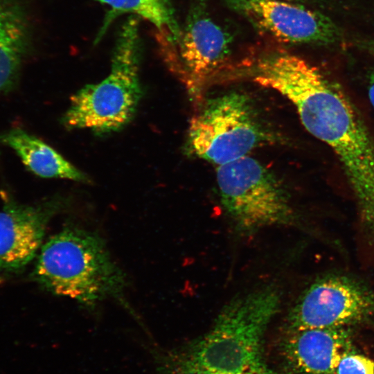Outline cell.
Wrapping results in <instances>:
<instances>
[{"label": "cell", "instance_id": "obj_1", "mask_svg": "<svg viewBox=\"0 0 374 374\" xmlns=\"http://www.w3.org/2000/svg\"><path fill=\"white\" fill-rule=\"evenodd\" d=\"M260 83L292 102L304 127L332 150L363 214L374 220V139L340 87L288 52L267 62Z\"/></svg>", "mask_w": 374, "mask_h": 374}, {"label": "cell", "instance_id": "obj_2", "mask_svg": "<svg viewBox=\"0 0 374 374\" xmlns=\"http://www.w3.org/2000/svg\"><path fill=\"white\" fill-rule=\"evenodd\" d=\"M33 277L52 294L88 308L108 299L125 305V274L99 234L75 225L64 227L41 247Z\"/></svg>", "mask_w": 374, "mask_h": 374}, {"label": "cell", "instance_id": "obj_3", "mask_svg": "<svg viewBox=\"0 0 374 374\" xmlns=\"http://www.w3.org/2000/svg\"><path fill=\"white\" fill-rule=\"evenodd\" d=\"M279 290L267 285L231 301L195 346L193 359L218 374H259L263 337L278 311Z\"/></svg>", "mask_w": 374, "mask_h": 374}, {"label": "cell", "instance_id": "obj_4", "mask_svg": "<svg viewBox=\"0 0 374 374\" xmlns=\"http://www.w3.org/2000/svg\"><path fill=\"white\" fill-rule=\"evenodd\" d=\"M141 57L139 20L131 16L117 35L109 73L98 83L85 85L71 98L64 125L98 134L118 131L127 125L142 96Z\"/></svg>", "mask_w": 374, "mask_h": 374}, {"label": "cell", "instance_id": "obj_5", "mask_svg": "<svg viewBox=\"0 0 374 374\" xmlns=\"http://www.w3.org/2000/svg\"><path fill=\"white\" fill-rule=\"evenodd\" d=\"M275 140L251 100L231 92L210 99L190 121L188 145L198 157L222 166Z\"/></svg>", "mask_w": 374, "mask_h": 374}, {"label": "cell", "instance_id": "obj_6", "mask_svg": "<svg viewBox=\"0 0 374 374\" xmlns=\"http://www.w3.org/2000/svg\"><path fill=\"white\" fill-rule=\"evenodd\" d=\"M216 179L222 206L242 233L295 222L284 185L256 159L245 156L219 166Z\"/></svg>", "mask_w": 374, "mask_h": 374}, {"label": "cell", "instance_id": "obj_7", "mask_svg": "<svg viewBox=\"0 0 374 374\" xmlns=\"http://www.w3.org/2000/svg\"><path fill=\"white\" fill-rule=\"evenodd\" d=\"M163 54L188 89L197 93L203 84L226 62L232 38L205 12L195 7L188 16L176 44L157 34Z\"/></svg>", "mask_w": 374, "mask_h": 374}, {"label": "cell", "instance_id": "obj_8", "mask_svg": "<svg viewBox=\"0 0 374 374\" xmlns=\"http://www.w3.org/2000/svg\"><path fill=\"white\" fill-rule=\"evenodd\" d=\"M371 295L352 281L328 277L313 283L287 316L288 328H345L373 310Z\"/></svg>", "mask_w": 374, "mask_h": 374}, {"label": "cell", "instance_id": "obj_9", "mask_svg": "<svg viewBox=\"0 0 374 374\" xmlns=\"http://www.w3.org/2000/svg\"><path fill=\"white\" fill-rule=\"evenodd\" d=\"M258 30L290 44H330L341 40L337 25L323 14L287 0H224Z\"/></svg>", "mask_w": 374, "mask_h": 374}, {"label": "cell", "instance_id": "obj_10", "mask_svg": "<svg viewBox=\"0 0 374 374\" xmlns=\"http://www.w3.org/2000/svg\"><path fill=\"white\" fill-rule=\"evenodd\" d=\"M69 201L55 195L33 204L5 203L0 210V272L18 271L34 258L48 223Z\"/></svg>", "mask_w": 374, "mask_h": 374}, {"label": "cell", "instance_id": "obj_11", "mask_svg": "<svg viewBox=\"0 0 374 374\" xmlns=\"http://www.w3.org/2000/svg\"><path fill=\"white\" fill-rule=\"evenodd\" d=\"M353 350L346 328H288L279 343L287 368L296 374H335L342 357Z\"/></svg>", "mask_w": 374, "mask_h": 374}, {"label": "cell", "instance_id": "obj_12", "mask_svg": "<svg viewBox=\"0 0 374 374\" xmlns=\"http://www.w3.org/2000/svg\"><path fill=\"white\" fill-rule=\"evenodd\" d=\"M0 143L19 156L25 166L43 178H60L87 183L88 177L42 140L21 128L0 133Z\"/></svg>", "mask_w": 374, "mask_h": 374}, {"label": "cell", "instance_id": "obj_13", "mask_svg": "<svg viewBox=\"0 0 374 374\" xmlns=\"http://www.w3.org/2000/svg\"><path fill=\"white\" fill-rule=\"evenodd\" d=\"M30 45V29L17 0H0V94L12 88Z\"/></svg>", "mask_w": 374, "mask_h": 374}, {"label": "cell", "instance_id": "obj_14", "mask_svg": "<svg viewBox=\"0 0 374 374\" xmlns=\"http://www.w3.org/2000/svg\"><path fill=\"white\" fill-rule=\"evenodd\" d=\"M109 7L103 26L95 39L97 43L103 36L112 21L123 13L141 17L154 25L158 33L176 44L181 28L175 16L172 0H98Z\"/></svg>", "mask_w": 374, "mask_h": 374}, {"label": "cell", "instance_id": "obj_15", "mask_svg": "<svg viewBox=\"0 0 374 374\" xmlns=\"http://www.w3.org/2000/svg\"><path fill=\"white\" fill-rule=\"evenodd\" d=\"M335 374H374V361L352 350L342 357Z\"/></svg>", "mask_w": 374, "mask_h": 374}, {"label": "cell", "instance_id": "obj_16", "mask_svg": "<svg viewBox=\"0 0 374 374\" xmlns=\"http://www.w3.org/2000/svg\"><path fill=\"white\" fill-rule=\"evenodd\" d=\"M262 371L259 374H262L265 370ZM179 374H218L213 372L204 366H201L193 359L189 360L184 363L180 367Z\"/></svg>", "mask_w": 374, "mask_h": 374}, {"label": "cell", "instance_id": "obj_17", "mask_svg": "<svg viewBox=\"0 0 374 374\" xmlns=\"http://www.w3.org/2000/svg\"><path fill=\"white\" fill-rule=\"evenodd\" d=\"M368 95L369 101L374 109V72L371 74L369 78Z\"/></svg>", "mask_w": 374, "mask_h": 374}, {"label": "cell", "instance_id": "obj_18", "mask_svg": "<svg viewBox=\"0 0 374 374\" xmlns=\"http://www.w3.org/2000/svg\"><path fill=\"white\" fill-rule=\"evenodd\" d=\"M262 374H274L272 371H270L268 368Z\"/></svg>", "mask_w": 374, "mask_h": 374}, {"label": "cell", "instance_id": "obj_19", "mask_svg": "<svg viewBox=\"0 0 374 374\" xmlns=\"http://www.w3.org/2000/svg\"><path fill=\"white\" fill-rule=\"evenodd\" d=\"M287 1H291V0H287Z\"/></svg>", "mask_w": 374, "mask_h": 374}]
</instances>
